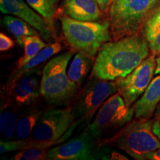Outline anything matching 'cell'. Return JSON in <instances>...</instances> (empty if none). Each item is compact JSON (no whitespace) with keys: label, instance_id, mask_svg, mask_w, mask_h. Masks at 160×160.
<instances>
[{"label":"cell","instance_id":"6da1fadb","mask_svg":"<svg viewBox=\"0 0 160 160\" xmlns=\"http://www.w3.org/2000/svg\"><path fill=\"white\" fill-rule=\"evenodd\" d=\"M149 55V46L139 34L107 42L98 52L91 74L114 81L133 71Z\"/></svg>","mask_w":160,"mask_h":160},{"label":"cell","instance_id":"7a4b0ae2","mask_svg":"<svg viewBox=\"0 0 160 160\" xmlns=\"http://www.w3.org/2000/svg\"><path fill=\"white\" fill-rule=\"evenodd\" d=\"M73 51L53 57L45 65L40 79V93L51 107L67 106L77 97L79 86L69 79L67 68Z\"/></svg>","mask_w":160,"mask_h":160},{"label":"cell","instance_id":"3957f363","mask_svg":"<svg viewBox=\"0 0 160 160\" xmlns=\"http://www.w3.org/2000/svg\"><path fill=\"white\" fill-rule=\"evenodd\" d=\"M159 2V0H113L108 11L112 37L117 39L139 34Z\"/></svg>","mask_w":160,"mask_h":160},{"label":"cell","instance_id":"277c9868","mask_svg":"<svg viewBox=\"0 0 160 160\" xmlns=\"http://www.w3.org/2000/svg\"><path fill=\"white\" fill-rule=\"evenodd\" d=\"M61 28L67 43L74 50L94 58L102 45L111 41L108 20L79 21L69 17L60 18Z\"/></svg>","mask_w":160,"mask_h":160},{"label":"cell","instance_id":"5b68a950","mask_svg":"<svg viewBox=\"0 0 160 160\" xmlns=\"http://www.w3.org/2000/svg\"><path fill=\"white\" fill-rule=\"evenodd\" d=\"M154 120L136 119L129 122L113 137L99 141L100 145L121 150L137 160L160 148V140L153 131Z\"/></svg>","mask_w":160,"mask_h":160},{"label":"cell","instance_id":"8992f818","mask_svg":"<svg viewBox=\"0 0 160 160\" xmlns=\"http://www.w3.org/2000/svg\"><path fill=\"white\" fill-rule=\"evenodd\" d=\"M133 117L132 107H128L122 96L117 92L102 105L94 119L85 131L97 141H102L115 135Z\"/></svg>","mask_w":160,"mask_h":160},{"label":"cell","instance_id":"52a82bcc","mask_svg":"<svg viewBox=\"0 0 160 160\" xmlns=\"http://www.w3.org/2000/svg\"><path fill=\"white\" fill-rule=\"evenodd\" d=\"M117 92L114 81L101 79L91 74L71 105L74 121L91 118L106 100Z\"/></svg>","mask_w":160,"mask_h":160},{"label":"cell","instance_id":"ba28073f","mask_svg":"<svg viewBox=\"0 0 160 160\" xmlns=\"http://www.w3.org/2000/svg\"><path fill=\"white\" fill-rule=\"evenodd\" d=\"M156 57L151 53L127 76L114 80L117 92L123 98L128 107H132L153 79L157 66Z\"/></svg>","mask_w":160,"mask_h":160},{"label":"cell","instance_id":"9c48e42d","mask_svg":"<svg viewBox=\"0 0 160 160\" xmlns=\"http://www.w3.org/2000/svg\"><path fill=\"white\" fill-rule=\"evenodd\" d=\"M74 122L71 106L65 108H49L43 112L28 139L57 141L65 134Z\"/></svg>","mask_w":160,"mask_h":160},{"label":"cell","instance_id":"30bf717a","mask_svg":"<svg viewBox=\"0 0 160 160\" xmlns=\"http://www.w3.org/2000/svg\"><path fill=\"white\" fill-rule=\"evenodd\" d=\"M99 141L84 131L65 142L50 148L49 160H95Z\"/></svg>","mask_w":160,"mask_h":160},{"label":"cell","instance_id":"8fae6325","mask_svg":"<svg viewBox=\"0 0 160 160\" xmlns=\"http://www.w3.org/2000/svg\"><path fill=\"white\" fill-rule=\"evenodd\" d=\"M0 10L4 14L13 15L27 22L48 42L51 43L55 39V32L25 0H0Z\"/></svg>","mask_w":160,"mask_h":160},{"label":"cell","instance_id":"7c38bea8","mask_svg":"<svg viewBox=\"0 0 160 160\" xmlns=\"http://www.w3.org/2000/svg\"><path fill=\"white\" fill-rule=\"evenodd\" d=\"M39 71L37 68L22 76L13 86L9 100L18 108L35 104L41 97Z\"/></svg>","mask_w":160,"mask_h":160},{"label":"cell","instance_id":"4fadbf2b","mask_svg":"<svg viewBox=\"0 0 160 160\" xmlns=\"http://www.w3.org/2000/svg\"><path fill=\"white\" fill-rule=\"evenodd\" d=\"M160 103V75L153 78L143 94L132 105L136 119L148 120Z\"/></svg>","mask_w":160,"mask_h":160},{"label":"cell","instance_id":"5bb4252c","mask_svg":"<svg viewBox=\"0 0 160 160\" xmlns=\"http://www.w3.org/2000/svg\"><path fill=\"white\" fill-rule=\"evenodd\" d=\"M61 50L62 46L59 43H49L42 51H40L35 57L30 59L27 63L22 67L17 68V69L12 72L8 81L7 82L5 86L4 87V93L7 94L8 99L15 83L20 79L22 76L32 70L36 69V68L39 66L41 64L45 62L48 59H51L52 57L59 53Z\"/></svg>","mask_w":160,"mask_h":160},{"label":"cell","instance_id":"9a60e30c","mask_svg":"<svg viewBox=\"0 0 160 160\" xmlns=\"http://www.w3.org/2000/svg\"><path fill=\"white\" fill-rule=\"evenodd\" d=\"M65 14L79 21L100 20L102 11L96 0H63Z\"/></svg>","mask_w":160,"mask_h":160},{"label":"cell","instance_id":"2e32d148","mask_svg":"<svg viewBox=\"0 0 160 160\" xmlns=\"http://www.w3.org/2000/svg\"><path fill=\"white\" fill-rule=\"evenodd\" d=\"M36 103L25 108L26 109L24 110L20 114L15 131L17 139H28L40 117L45 111L39 105H36Z\"/></svg>","mask_w":160,"mask_h":160},{"label":"cell","instance_id":"e0dca14e","mask_svg":"<svg viewBox=\"0 0 160 160\" xmlns=\"http://www.w3.org/2000/svg\"><path fill=\"white\" fill-rule=\"evenodd\" d=\"M93 59L94 58L85 53L77 52L72 60L68 70V75L69 79L79 87L84 82L91 69H93L95 62Z\"/></svg>","mask_w":160,"mask_h":160},{"label":"cell","instance_id":"ac0fdd59","mask_svg":"<svg viewBox=\"0 0 160 160\" xmlns=\"http://www.w3.org/2000/svg\"><path fill=\"white\" fill-rule=\"evenodd\" d=\"M152 54L160 53V6L152 13L141 31Z\"/></svg>","mask_w":160,"mask_h":160},{"label":"cell","instance_id":"d6986e66","mask_svg":"<svg viewBox=\"0 0 160 160\" xmlns=\"http://www.w3.org/2000/svg\"><path fill=\"white\" fill-rule=\"evenodd\" d=\"M18 108L7 99L2 102L0 113V131L6 139L11 140L14 137L16 128L19 120Z\"/></svg>","mask_w":160,"mask_h":160},{"label":"cell","instance_id":"ffe728a7","mask_svg":"<svg viewBox=\"0 0 160 160\" xmlns=\"http://www.w3.org/2000/svg\"><path fill=\"white\" fill-rule=\"evenodd\" d=\"M3 24L8 31L16 38L17 43L21 47H23V39L25 37L39 34V32L27 22L13 15H5L3 17Z\"/></svg>","mask_w":160,"mask_h":160},{"label":"cell","instance_id":"44dd1931","mask_svg":"<svg viewBox=\"0 0 160 160\" xmlns=\"http://www.w3.org/2000/svg\"><path fill=\"white\" fill-rule=\"evenodd\" d=\"M48 45V44L43 41L42 39L39 37V35L25 37L23 39L24 55L17 61V68L23 66Z\"/></svg>","mask_w":160,"mask_h":160},{"label":"cell","instance_id":"7402d4cb","mask_svg":"<svg viewBox=\"0 0 160 160\" xmlns=\"http://www.w3.org/2000/svg\"><path fill=\"white\" fill-rule=\"evenodd\" d=\"M36 12L41 15L53 31V20L59 0H25Z\"/></svg>","mask_w":160,"mask_h":160},{"label":"cell","instance_id":"603a6c76","mask_svg":"<svg viewBox=\"0 0 160 160\" xmlns=\"http://www.w3.org/2000/svg\"><path fill=\"white\" fill-rule=\"evenodd\" d=\"M49 148H31L19 151L12 157L11 160H45L48 159Z\"/></svg>","mask_w":160,"mask_h":160},{"label":"cell","instance_id":"cb8c5ba5","mask_svg":"<svg viewBox=\"0 0 160 160\" xmlns=\"http://www.w3.org/2000/svg\"><path fill=\"white\" fill-rule=\"evenodd\" d=\"M96 159L102 160H128V158L118 151L116 148L100 145L96 153Z\"/></svg>","mask_w":160,"mask_h":160},{"label":"cell","instance_id":"d4e9b609","mask_svg":"<svg viewBox=\"0 0 160 160\" xmlns=\"http://www.w3.org/2000/svg\"><path fill=\"white\" fill-rule=\"evenodd\" d=\"M15 46V42L5 33H0V51H8Z\"/></svg>","mask_w":160,"mask_h":160},{"label":"cell","instance_id":"484cf974","mask_svg":"<svg viewBox=\"0 0 160 160\" xmlns=\"http://www.w3.org/2000/svg\"><path fill=\"white\" fill-rule=\"evenodd\" d=\"M103 12H108L113 0H96Z\"/></svg>","mask_w":160,"mask_h":160},{"label":"cell","instance_id":"4316f807","mask_svg":"<svg viewBox=\"0 0 160 160\" xmlns=\"http://www.w3.org/2000/svg\"><path fill=\"white\" fill-rule=\"evenodd\" d=\"M143 160H160V148L146 154Z\"/></svg>","mask_w":160,"mask_h":160},{"label":"cell","instance_id":"83f0119b","mask_svg":"<svg viewBox=\"0 0 160 160\" xmlns=\"http://www.w3.org/2000/svg\"><path fill=\"white\" fill-rule=\"evenodd\" d=\"M154 120V119H153ZM153 131L155 133V135L159 138L160 140V122L158 121H153Z\"/></svg>","mask_w":160,"mask_h":160},{"label":"cell","instance_id":"f1b7e54d","mask_svg":"<svg viewBox=\"0 0 160 160\" xmlns=\"http://www.w3.org/2000/svg\"><path fill=\"white\" fill-rule=\"evenodd\" d=\"M156 62H157V66H156L155 75H160V53L157 55V57H156Z\"/></svg>","mask_w":160,"mask_h":160},{"label":"cell","instance_id":"f546056e","mask_svg":"<svg viewBox=\"0 0 160 160\" xmlns=\"http://www.w3.org/2000/svg\"><path fill=\"white\" fill-rule=\"evenodd\" d=\"M154 120L155 121H158L160 122V103L158 105L157 110H156L154 113Z\"/></svg>","mask_w":160,"mask_h":160}]
</instances>
